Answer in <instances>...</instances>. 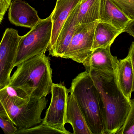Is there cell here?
I'll return each instance as SVG.
<instances>
[{"label":"cell","mask_w":134,"mask_h":134,"mask_svg":"<svg viewBox=\"0 0 134 134\" xmlns=\"http://www.w3.org/2000/svg\"><path fill=\"white\" fill-rule=\"evenodd\" d=\"M101 0H82L77 15V25L99 21Z\"/></svg>","instance_id":"e0dca14e"},{"label":"cell","mask_w":134,"mask_h":134,"mask_svg":"<svg viewBox=\"0 0 134 134\" xmlns=\"http://www.w3.org/2000/svg\"><path fill=\"white\" fill-rule=\"evenodd\" d=\"M130 20L134 19V0H111Z\"/></svg>","instance_id":"ffe728a7"},{"label":"cell","mask_w":134,"mask_h":134,"mask_svg":"<svg viewBox=\"0 0 134 134\" xmlns=\"http://www.w3.org/2000/svg\"><path fill=\"white\" fill-rule=\"evenodd\" d=\"M13 122L0 116V126L5 134H15L18 129Z\"/></svg>","instance_id":"7402d4cb"},{"label":"cell","mask_w":134,"mask_h":134,"mask_svg":"<svg viewBox=\"0 0 134 134\" xmlns=\"http://www.w3.org/2000/svg\"><path fill=\"white\" fill-rule=\"evenodd\" d=\"M124 32L127 33L134 38V19L129 23L125 29Z\"/></svg>","instance_id":"d4e9b609"},{"label":"cell","mask_w":134,"mask_h":134,"mask_svg":"<svg viewBox=\"0 0 134 134\" xmlns=\"http://www.w3.org/2000/svg\"><path fill=\"white\" fill-rule=\"evenodd\" d=\"M123 32L108 23L99 21L95 30L92 50L111 46L116 38Z\"/></svg>","instance_id":"2e32d148"},{"label":"cell","mask_w":134,"mask_h":134,"mask_svg":"<svg viewBox=\"0 0 134 134\" xmlns=\"http://www.w3.org/2000/svg\"><path fill=\"white\" fill-rule=\"evenodd\" d=\"M0 98L12 103H19L28 102L30 97L20 88L8 85L0 89Z\"/></svg>","instance_id":"d6986e66"},{"label":"cell","mask_w":134,"mask_h":134,"mask_svg":"<svg viewBox=\"0 0 134 134\" xmlns=\"http://www.w3.org/2000/svg\"><path fill=\"white\" fill-rule=\"evenodd\" d=\"M51 100L42 122L52 126L65 128L67 98L69 90L61 84L53 83Z\"/></svg>","instance_id":"ba28073f"},{"label":"cell","mask_w":134,"mask_h":134,"mask_svg":"<svg viewBox=\"0 0 134 134\" xmlns=\"http://www.w3.org/2000/svg\"><path fill=\"white\" fill-rule=\"evenodd\" d=\"M72 134L65 128L52 126L42 122L34 127L26 129H18L15 134Z\"/></svg>","instance_id":"ac0fdd59"},{"label":"cell","mask_w":134,"mask_h":134,"mask_svg":"<svg viewBox=\"0 0 134 134\" xmlns=\"http://www.w3.org/2000/svg\"><path fill=\"white\" fill-rule=\"evenodd\" d=\"M52 23L50 15L42 19L25 35L21 37L14 67L35 55L45 54L51 39Z\"/></svg>","instance_id":"5b68a950"},{"label":"cell","mask_w":134,"mask_h":134,"mask_svg":"<svg viewBox=\"0 0 134 134\" xmlns=\"http://www.w3.org/2000/svg\"><path fill=\"white\" fill-rule=\"evenodd\" d=\"M8 16L9 21L13 25L30 29L42 20L37 11L22 0H13L9 7Z\"/></svg>","instance_id":"9c48e42d"},{"label":"cell","mask_w":134,"mask_h":134,"mask_svg":"<svg viewBox=\"0 0 134 134\" xmlns=\"http://www.w3.org/2000/svg\"><path fill=\"white\" fill-rule=\"evenodd\" d=\"M69 90L76 98L92 134H105L102 103L88 70L78 74Z\"/></svg>","instance_id":"3957f363"},{"label":"cell","mask_w":134,"mask_h":134,"mask_svg":"<svg viewBox=\"0 0 134 134\" xmlns=\"http://www.w3.org/2000/svg\"><path fill=\"white\" fill-rule=\"evenodd\" d=\"M14 29H6L0 44V89L10 83L19 42L21 38Z\"/></svg>","instance_id":"52a82bcc"},{"label":"cell","mask_w":134,"mask_h":134,"mask_svg":"<svg viewBox=\"0 0 134 134\" xmlns=\"http://www.w3.org/2000/svg\"><path fill=\"white\" fill-rule=\"evenodd\" d=\"M80 3L72 12L65 22L55 44L48 51L50 55L62 58L66 52L73 36L76 27L78 25L77 18Z\"/></svg>","instance_id":"7c38bea8"},{"label":"cell","mask_w":134,"mask_h":134,"mask_svg":"<svg viewBox=\"0 0 134 134\" xmlns=\"http://www.w3.org/2000/svg\"><path fill=\"white\" fill-rule=\"evenodd\" d=\"M82 0H57L51 15L52 23L51 39L48 50L54 45L65 22L72 12Z\"/></svg>","instance_id":"30bf717a"},{"label":"cell","mask_w":134,"mask_h":134,"mask_svg":"<svg viewBox=\"0 0 134 134\" xmlns=\"http://www.w3.org/2000/svg\"><path fill=\"white\" fill-rule=\"evenodd\" d=\"M110 47L98 48L92 50L90 57L83 64L86 69H91L116 74L119 60L116 57L112 55Z\"/></svg>","instance_id":"8fae6325"},{"label":"cell","mask_w":134,"mask_h":134,"mask_svg":"<svg viewBox=\"0 0 134 134\" xmlns=\"http://www.w3.org/2000/svg\"><path fill=\"white\" fill-rule=\"evenodd\" d=\"M12 0H0V23L3 19L4 15L10 7Z\"/></svg>","instance_id":"603a6c76"},{"label":"cell","mask_w":134,"mask_h":134,"mask_svg":"<svg viewBox=\"0 0 134 134\" xmlns=\"http://www.w3.org/2000/svg\"><path fill=\"white\" fill-rule=\"evenodd\" d=\"M116 74L121 90L131 101L134 76L131 61L128 54L126 58L119 60Z\"/></svg>","instance_id":"9a60e30c"},{"label":"cell","mask_w":134,"mask_h":134,"mask_svg":"<svg viewBox=\"0 0 134 134\" xmlns=\"http://www.w3.org/2000/svg\"><path fill=\"white\" fill-rule=\"evenodd\" d=\"M48 100L46 97L38 99L30 97L25 103L13 104L0 100V116L14 123L18 129H26L41 123V115Z\"/></svg>","instance_id":"277c9868"},{"label":"cell","mask_w":134,"mask_h":134,"mask_svg":"<svg viewBox=\"0 0 134 134\" xmlns=\"http://www.w3.org/2000/svg\"><path fill=\"white\" fill-rule=\"evenodd\" d=\"M98 22L78 25L62 58L84 64L92 52L94 34Z\"/></svg>","instance_id":"8992f818"},{"label":"cell","mask_w":134,"mask_h":134,"mask_svg":"<svg viewBox=\"0 0 134 134\" xmlns=\"http://www.w3.org/2000/svg\"><path fill=\"white\" fill-rule=\"evenodd\" d=\"M131 21L111 0H101L99 21L108 23L124 32Z\"/></svg>","instance_id":"4fadbf2b"},{"label":"cell","mask_w":134,"mask_h":134,"mask_svg":"<svg viewBox=\"0 0 134 134\" xmlns=\"http://www.w3.org/2000/svg\"><path fill=\"white\" fill-rule=\"evenodd\" d=\"M9 86L20 88L30 97L40 99L51 92L53 83L50 59L45 54L35 55L17 66Z\"/></svg>","instance_id":"7a4b0ae2"},{"label":"cell","mask_w":134,"mask_h":134,"mask_svg":"<svg viewBox=\"0 0 134 134\" xmlns=\"http://www.w3.org/2000/svg\"><path fill=\"white\" fill-rule=\"evenodd\" d=\"M65 123L71 125L73 134H92L76 98L70 93L67 98Z\"/></svg>","instance_id":"5bb4252c"},{"label":"cell","mask_w":134,"mask_h":134,"mask_svg":"<svg viewBox=\"0 0 134 134\" xmlns=\"http://www.w3.org/2000/svg\"><path fill=\"white\" fill-rule=\"evenodd\" d=\"M131 109L127 120L117 134H134V99H131Z\"/></svg>","instance_id":"44dd1931"},{"label":"cell","mask_w":134,"mask_h":134,"mask_svg":"<svg viewBox=\"0 0 134 134\" xmlns=\"http://www.w3.org/2000/svg\"><path fill=\"white\" fill-rule=\"evenodd\" d=\"M128 55L130 56L131 61L132 65V69H133V76H134V80H133V87H132V92H134V42H132L129 48Z\"/></svg>","instance_id":"cb8c5ba5"},{"label":"cell","mask_w":134,"mask_h":134,"mask_svg":"<svg viewBox=\"0 0 134 134\" xmlns=\"http://www.w3.org/2000/svg\"><path fill=\"white\" fill-rule=\"evenodd\" d=\"M88 70L97 88L104 113L105 134H116L124 124L131 109V101L123 94L116 74Z\"/></svg>","instance_id":"6da1fadb"}]
</instances>
